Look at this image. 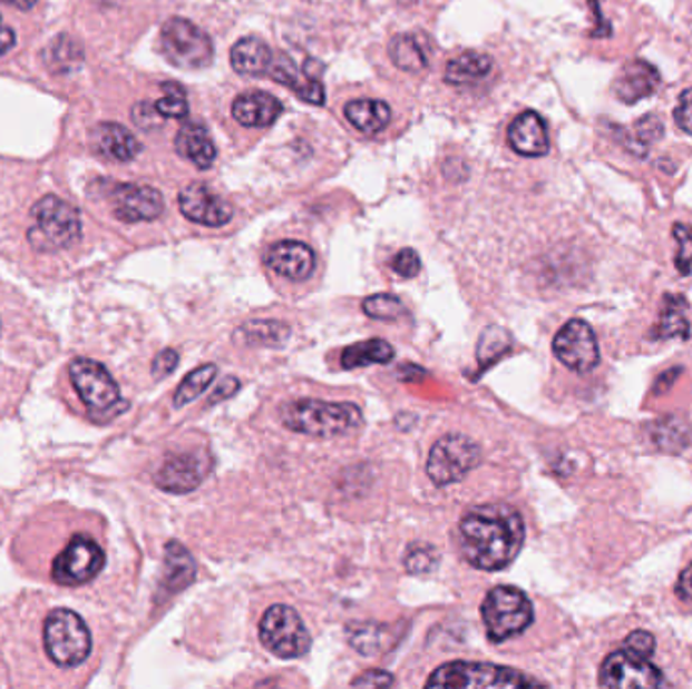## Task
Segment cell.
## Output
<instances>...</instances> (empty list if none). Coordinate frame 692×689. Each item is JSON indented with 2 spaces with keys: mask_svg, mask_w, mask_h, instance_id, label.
I'll return each mask as SVG.
<instances>
[{
  "mask_svg": "<svg viewBox=\"0 0 692 689\" xmlns=\"http://www.w3.org/2000/svg\"><path fill=\"white\" fill-rule=\"evenodd\" d=\"M31 217L33 227L27 237L37 252H61L81 237V219L77 208L61 198L43 197L37 200Z\"/></svg>",
  "mask_w": 692,
  "mask_h": 689,
  "instance_id": "obj_3",
  "label": "cell"
},
{
  "mask_svg": "<svg viewBox=\"0 0 692 689\" xmlns=\"http://www.w3.org/2000/svg\"><path fill=\"white\" fill-rule=\"evenodd\" d=\"M195 577H197V564L187 548L176 540L168 542L165 548V570L160 579V592H165L168 597L176 594L187 589Z\"/></svg>",
  "mask_w": 692,
  "mask_h": 689,
  "instance_id": "obj_23",
  "label": "cell"
},
{
  "mask_svg": "<svg viewBox=\"0 0 692 689\" xmlns=\"http://www.w3.org/2000/svg\"><path fill=\"white\" fill-rule=\"evenodd\" d=\"M106 564V554L94 538L77 534L53 562V580L64 587H79L96 579Z\"/></svg>",
  "mask_w": 692,
  "mask_h": 689,
  "instance_id": "obj_11",
  "label": "cell"
},
{
  "mask_svg": "<svg viewBox=\"0 0 692 689\" xmlns=\"http://www.w3.org/2000/svg\"><path fill=\"white\" fill-rule=\"evenodd\" d=\"M393 356H396V351L389 342L379 338L364 339L342 351L341 364L342 368L354 371V368H364L371 364H387L393 361Z\"/></svg>",
  "mask_w": 692,
  "mask_h": 689,
  "instance_id": "obj_28",
  "label": "cell"
},
{
  "mask_svg": "<svg viewBox=\"0 0 692 689\" xmlns=\"http://www.w3.org/2000/svg\"><path fill=\"white\" fill-rule=\"evenodd\" d=\"M45 56L53 59L57 66H64L66 69V67L76 66L77 61L81 59V49H77V45L71 43L67 37H59L57 41L51 43L49 51L45 49Z\"/></svg>",
  "mask_w": 692,
  "mask_h": 689,
  "instance_id": "obj_40",
  "label": "cell"
},
{
  "mask_svg": "<svg viewBox=\"0 0 692 689\" xmlns=\"http://www.w3.org/2000/svg\"><path fill=\"white\" fill-rule=\"evenodd\" d=\"M508 144L515 152L528 158H538L549 152L547 124L537 111H523L508 128Z\"/></svg>",
  "mask_w": 692,
  "mask_h": 689,
  "instance_id": "obj_20",
  "label": "cell"
},
{
  "mask_svg": "<svg viewBox=\"0 0 692 689\" xmlns=\"http://www.w3.org/2000/svg\"><path fill=\"white\" fill-rule=\"evenodd\" d=\"M352 686L354 688H391L396 686V678L383 669H369L359 678L352 679Z\"/></svg>",
  "mask_w": 692,
  "mask_h": 689,
  "instance_id": "obj_44",
  "label": "cell"
},
{
  "mask_svg": "<svg viewBox=\"0 0 692 689\" xmlns=\"http://www.w3.org/2000/svg\"><path fill=\"white\" fill-rule=\"evenodd\" d=\"M662 77L659 69L650 66L649 61L634 59L627 61L626 66L620 69V73L614 79L615 98L626 106H634L642 99L650 98L659 91Z\"/></svg>",
  "mask_w": 692,
  "mask_h": 689,
  "instance_id": "obj_18",
  "label": "cell"
},
{
  "mask_svg": "<svg viewBox=\"0 0 692 689\" xmlns=\"http://www.w3.org/2000/svg\"><path fill=\"white\" fill-rule=\"evenodd\" d=\"M45 651L61 668H77L88 659L91 634L79 614L69 609L51 611L43 627Z\"/></svg>",
  "mask_w": 692,
  "mask_h": 689,
  "instance_id": "obj_6",
  "label": "cell"
},
{
  "mask_svg": "<svg viewBox=\"0 0 692 689\" xmlns=\"http://www.w3.org/2000/svg\"><path fill=\"white\" fill-rule=\"evenodd\" d=\"M438 552L436 548L429 547V544H416V547L409 548L406 554V569L411 574H429L433 572L438 567Z\"/></svg>",
  "mask_w": 692,
  "mask_h": 689,
  "instance_id": "obj_37",
  "label": "cell"
},
{
  "mask_svg": "<svg viewBox=\"0 0 692 689\" xmlns=\"http://www.w3.org/2000/svg\"><path fill=\"white\" fill-rule=\"evenodd\" d=\"M587 2L594 9L595 29L592 31V37H612L614 27L605 21V17L602 14V7H600V0H587Z\"/></svg>",
  "mask_w": 692,
  "mask_h": 689,
  "instance_id": "obj_48",
  "label": "cell"
},
{
  "mask_svg": "<svg viewBox=\"0 0 692 689\" xmlns=\"http://www.w3.org/2000/svg\"><path fill=\"white\" fill-rule=\"evenodd\" d=\"M176 364H178V354H176V351H173V348H166V351L160 352V354L154 358V378H156V381L165 378V376H168V374L175 371Z\"/></svg>",
  "mask_w": 692,
  "mask_h": 689,
  "instance_id": "obj_46",
  "label": "cell"
},
{
  "mask_svg": "<svg viewBox=\"0 0 692 689\" xmlns=\"http://www.w3.org/2000/svg\"><path fill=\"white\" fill-rule=\"evenodd\" d=\"M14 43H17L14 31L9 27H0V56H4Z\"/></svg>",
  "mask_w": 692,
  "mask_h": 689,
  "instance_id": "obj_50",
  "label": "cell"
},
{
  "mask_svg": "<svg viewBox=\"0 0 692 689\" xmlns=\"http://www.w3.org/2000/svg\"><path fill=\"white\" fill-rule=\"evenodd\" d=\"M508 351V338H506L505 329L488 328L480 338V346H478V361L480 364H488V362H495L500 354H505Z\"/></svg>",
  "mask_w": 692,
  "mask_h": 689,
  "instance_id": "obj_38",
  "label": "cell"
},
{
  "mask_svg": "<svg viewBox=\"0 0 692 689\" xmlns=\"http://www.w3.org/2000/svg\"><path fill=\"white\" fill-rule=\"evenodd\" d=\"M674 121H676V126L682 131H686V134L692 136V88L682 91L679 106L674 110Z\"/></svg>",
  "mask_w": 692,
  "mask_h": 689,
  "instance_id": "obj_45",
  "label": "cell"
},
{
  "mask_svg": "<svg viewBox=\"0 0 692 689\" xmlns=\"http://www.w3.org/2000/svg\"><path fill=\"white\" fill-rule=\"evenodd\" d=\"M535 619L533 602L517 587H496L483 602V621L493 643L525 633Z\"/></svg>",
  "mask_w": 692,
  "mask_h": 689,
  "instance_id": "obj_5",
  "label": "cell"
},
{
  "mask_svg": "<svg viewBox=\"0 0 692 689\" xmlns=\"http://www.w3.org/2000/svg\"><path fill=\"white\" fill-rule=\"evenodd\" d=\"M624 649L636 653V656L650 659V657L654 656V649H656L654 634L649 633V631H634V633L627 637Z\"/></svg>",
  "mask_w": 692,
  "mask_h": 689,
  "instance_id": "obj_43",
  "label": "cell"
},
{
  "mask_svg": "<svg viewBox=\"0 0 692 689\" xmlns=\"http://www.w3.org/2000/svg\"><path fill=\"white\" fill-rule=\"evenodd\" d=\"M615 130L620 131V142L626 146V150H630L634 156L644 158V156H649L650 146L659 142L660 138L664 136V124L660 121L656 114H649L634 124L632 134L624 128H617V126H615Z\"/></svg>",
  "mask_w": 692,
  "mask_h": 689,
  "instance_id": "obj_29",
  "label": "cell"
},
{
  "mask_svg": "<svg viewBox=\"0 0 692 689\" xmlns=\"http://www.w3.org/2000/svg\"><path fill=\"white\" fill-rule=\"evenodd\" d=\"M178 207L188 220L205 227H223L233 217L230 203L217 197L209 187L198 183H193L181 190Z\"/></svg>",
  "mask_w": 692,
  "mask_h": 689,
  "instance_id": "obj_16",
  "label": "cell"
},
{
  "mask_svg": "<svg viewBox=\"0 0 692 689\" xmlns=\"http://www.w3.org/2000/svg\"><path fill=\"white\" fill-rule=\"evenodd\" d=\"M344 116L363 134L384 130L391 121V110L381 99H352L344 106Z\"/></svg>",
  "mask_w": 692,
  "mask_h": 689,
  "instance_id": "obj_26",
  "label": "cell"
},
{
  "mask_svg": "<svg viewBox=\"0 0 692 689\" xmlns=\"http://www.w3.org/2000/svg\"><path fill=\"white\" fill-rule=\"evenodd\" d=\"M237 336L243 339V344H250V346L282 348L290 338V328L277 319H253V322L243 324Z\"/></svg>",
  "mask_w": 692,
  "mask_h": 689,
  "instance_id": "obj_30",
  "label": "cell"
},
{
  "mask_svg": "<svg viewBox=\"0 0 692 689\" xmlns=\"http://www.w3.org/2000/svg\"><path fill=\"white\" fill-rule=\"evenodd\" d=\"M0 2L11 4V7H17V9H21V11H31L35 4H37V0H0Z\"/></svg>",
  "mask_w": 692,
  "mask_h": 689,
  "instance_id": "obj_51",
  "label": "cell"
},
{
  "mask_svg": "<svg viewBox=\"0 0 692 689\" xmlns=\"http://www.w3.org/2000/svg\"><path fill=\"white\" fill-rule=\"evenodd\" d=\"M363 312L374 319H397L407 314L403 302L391 294H374L367 297L363 302Z\"/></svg>",
  "mask_w": 692,
  "mask_h": 689,
  "instance_id": "obj_36",
  "label": "cell"
},
{
  "mask_svg": "<svg viewBox=\"0 0 692 689\" xmlns=\"http://www.w3.org/2000/svg\"><path fill=\"white\" fill-rule=\"evenodd\" d=\"M664 678L656 666L646 657L636 656L627 649H620L605 657L600 671V686L614 689L660 688Z\"/></svg>",
  "mask_w": 692,
  "mask_h": 689,
  "instance_id": "obj_12",
  "label": "cell"
},
{
  "mask_svg": "<svg viewBox=\"0 0 692 689\" xmlns=\"http://www.w3.org/2000/svg\"><path fill=\"white\" fill-rule=\"evenodd\" d=\"M280 99L265 91H247L233 99L231 114L245 128H265L272 126L282 114Z\"/></svg>",
  "mask_w": 692,
  "mask_h": 689,
  "instance_id": "obj_21",
  "label": "cell"
},
{
  "mask_svg": "<svg viewBox=\"0 0 692 689\" xmlns=\"http://www.w3.org/2000/svg\"><path fill=\"white\" fill-rule=\"evenodd\" d=\"M91 146L108 160L130 163L140 154V142L120 124L104 121L91 130Z\"/></svg>",
  "mask_w": 692,
  "mask_h": 689,
  "instance_id": "obj_22",
  "label": "cell"
},
{
  "mask_svg": "<svg viewBox=\"0 0 692 689\" xmlns=\"http://www.w3.org/2000/svg\"><path fill=\"white\" fill-rule=\"evenodd\" d=\"M284 427L310 437H341L361 427L363 413L354 403H326L316 398H298L280 409Z\"/></svg>",
  "mask_w": 692,
  "mask_h": 689,
  "instance_id": "obj_2",
  "label": "cell"
},
{
  "mask_svg": "<svg viewBox=\"0 0 692 689\" xmlns=\"http://www.w3.org/2000/svg\"><path fill=\"white\" fill-rule=\"evenodd\" d=\"M391 267H393V272H396L399 277H416V275L421 272V259H419L418 252H413V249H401V252L397 253L396 259L391 263Z\"/></svg>",
  "mask_w": 692,
  "mask_h": 689,
  "instance_id": "obj_42",
  "label": "cell"
},
{
  "mask_svg": "<svg viewBox=\"0 0 692 689\" xmlns=\"http://www.w3.org/2000/svg\"><path fill=\"white\" fill-rule=\"evenodd\" d=\"M553 352L573 373H592L600 364V344L585 319H569L553 339Z\"/></svg>",
  "mask_w": 692,
  "mask_h": 689,
  "instance_id": "obj_13",
  "label": "cell"
},
{
  "mask_svg": "<svg viewBox=\"0 0 692 689\" xmlns=\"http://www.w3.org/2000/svg\"><path fill=\"white\" fill-rule=\"evenodd\" d=\"M156 110L163 114V118H187L188 104L185 89L175 81L163 83V98L156 101Z\"/></svg>",
  "mask_w": 692,
  "mask_h": 689,
  "instance_id": "obj_35",
  "label": "cell"
},
{
  "mask_svg": "<svg viewBox=\"0 0 692 689\" xmlns=\"http://www.w3.org/2000/svg\"><path fill=\"white\" fill-rule=\"evenodd\" d=\"M493 71V59L484 53L476 51H466L461 56L451 59L444 79L450 86H474L478 81H483L484 77Z\"/></svg>",
  "mask_w": 692,
  "mask_h": 689,
  "instance_id": "obj_27",
  "label": "cell"
},
{
  "mask_svg": "<svg viewBox=\"0 0 692 689\" xmlns=\"http://www.w3.org/2000/svg\"><path fill=\"white\" fill-rule=\"evenodd\" d=\"M160 47L166 59L181 69H201L213 61L209 35L181 17H173L163 24Z\"/></svg>",
  "mask_w": 692,
  "mask_h": 689,
  "instance_id": "obj_10",
  "label": "cell"
},
{
  "mask_svg": "<svg viewBox=\"0 0 692 689\" xmlns=\"http://www.w3.org/2000/svg\"><path fill=\"white\" fill-rule=\"evenodd\" d=\"M672 235H674V239L679 243V252H676V257H674V265H676V269L682 275H689L692 269V227L676 223L672 227Z\"/></svg>",
  "mask_w": 692,
  "mask_h": 689,
  "instance_id": "obj_39",
  "label": "cell"
},
{
  "mask_svg": "<svg viewBox=\"0 0 692 689\" xmlns=\"http://www.w3.org/2000/svg\"><path fill=\"white\" fill-rule=\"evenodd\" d=\"M231 66L242 76H264L270 71L274 53L257 37H243L231 49Z\"/></svg>",
  "mask_w": 692,
  "mask_h": 689,
  "instance_id": "obj_25",
  "label": "cell"
},
{
  "mask_svg": "<svg viewBox=\"0 0 692 689\" xmlns=\"http://www.w3.org/2000/svg\"><path fill=\"white\" fill-rule=\"evenodd\" d=\"M262 646L280 659H296L306 656L312 637L300 614L287 604H274L265 611L260 621Z\"/></svg>",
  "mask_w": 692,
  "mask_h": 689,
  "instance_id": "obj_9",
  "label": "cell"
},
{
  "mask_svg": "<svg viewBox=\"0 0 692 689\" xmlns=\"http://www.w3.org/2000/svg\"><path fill=\"white\" fill-rule=\"evenodd\" d=\"M114 215L124 223L158 219L165 210L163 195L143 185H116L111 190Z\"/></svg>",
  "mask_w": 692,
  "mask_h": 689,
  "instance_id": "obj_15",
  "label": "cell"
},
{
  "mask_svg": "<svg viewBox=\"0 0 692 689\" xmlns=\"http://www.w3.org/2000/svg\"><path fill=\"white\" fill-rule=\"evenodd\" d=\"M461 557L478 570H503L525 544V522L513 505L486 503L472 508L458 528Z\"/></svg>",
  "mask_w": 692,
  "mask_h": 689,
  "instance_id": "obj_1",
  "label": "cell"
},
{
  "mask_svg": "<svg viewBox=\"0 0 692 689\" xmlns=\"http://www.w3.org/2000/svg\"><path fill=\"white\" fill-rule=\"evenodd\" d=\"M393 66L406 73H419L428 67V56L413 35H397L389 43Z\"/></svg>",
  "mask_w": 692,
  "mask_h": 689,
  "instance_id": "obj_31",
  "label": "cell"
},
{
  "mask_svg": "<svg viewBox=\"0 0 692 689\" xmlns=\"http://www.w3.org/2000/svg\"><path fill=\"white\" fill-rule=\"evenodd\" d=\"M314 61H306L304 67H296V63L287 56H274L272 67H270V77L280 81L282 86L292 89L296 96L308 101V104H314V106H322L324 104V88L320 83L319 73H314Z\"/></svg>",
  "mask_w": 692,
  "mask_h": 689,
  "instance_id": "obj_17",
  "label": "cell"
},
{
  "mask_svg": "<svg viewBox=\"0 0 692 689\" xmlns=\"http://www.w3.org/2000/svg\"><path fill=\"white\" fill-rule=\"evenodd\" d=\"M676 594L682 601H692V564L682 570L679 582H676Z\"/></svg>",
  "mask_w": 692,
  "mask_h": 689,
  "instance_id": "obj_49",
  "label": "cell"
},
{
  "mask_svg": "<svg viewBox=\"0 0 692 689\" xmlns=\"http://www.w3.org/2000/svg\"><path fill=\"white\" fill-rule=\"evenodd\" d=\"M213 460L205 451H191V453H176L166 457L163 467L156 471L154 482L168 493H188L197 490L203 480L207 478Z\"/></svg>",
  "mask_w": 692,
  "mask_h": 689,
  "instance_id": "obj_14",
  "label": "cell"
},
{
  "mask_svg": "<svg viewBox=\"0 0 692 689\" xmlns=\"http://www.w3.org/2000/svg\"><path fill=\"white\" fill-rule=\"evenodd\" d=\"M389 627L379 623H351L344 627V633L349 637L351 643L359 653L363 656H374L381 653L383 643L389 637Z\"/></svg>",
  "mask_w": 692,
  "mask_h": 689,
  "instance_id": "obj_32",
  "label": "cell"
},
{
  "mask_svg": "<svg viewBox=\"0 0 692 689\" xmlns=\"http://www.w3.org/2000/svg\"><path fill=\"white\" fill-rule=\"evenodd\" d=\"M265 265L292 282H304L314 274L316 255L302 242H280L265 253Z\"/></svg>",
  "mask_w": 692,
  "mask_h": 689,
  "instance_id": "obj_19",
  "label": "cell"
},
{
  "mask_svg": "<svg viewBox=\"0 0 692 689\" xmlns=\"http://www.w3.org/2000/svg\"><path fill=\"white\" fill-rule=\"evenodd\" d=\"M176 152L191 160L193 165L207 170L217 158V148L211 140L209 131L197 121H188L176 134Z\"/></svg>",
  "mask_w": 692,
  "mask_h": 689,
  "instance_id": "obj_24",
  "label": "cell"
},
{
  "mask_svg": "<svg viewBox=\"0 0 692 689\" xmlns=\"http://www.w3.org/2000/svg\"><path fill=\"white\" fill-rule=\"evenodd\" d=\"M684 309H686L684 297L666 296V307L660 314L659 324L654 328V338H676V336L686 338L691 326L684 317Z\"/></svg>",
  "mask_w": 692,
  "mask_h": 689,
  "instance_id": "obj_33",
  "label": "cell"
},
{
  "mask_svg": "<svg viewBox=\"0 0 692 689\" xmlns=\"http://www.w3.org/2000/svg\"><path fill=\"white\" fill-rule=\"evenodd\" d=\"M543 686L537 679L527 678L517 669L503 668L495 663L474 661H450L431 673L426 688H530Z\"/></svg>",
  "mask_w": 692,
  "mask_h": 689,
  "instance_id": "obj_4",
  "label": "cell"
},
{
  "mask_svg": "<svg viewBox=\"0 0 692 689\" xmlns=\"http://www.w3.org/2000/svg\"><path fill=\"white\" fill-rule=\"evenodd\" d=\"M69 376L81 403L88 406L89 415L94 419L101 415L110 419L118 415L121 409H126V403H121L120 388L104 364L89 358H77L69 366Z\"/></svg>",
  "mask_w": 692,
  "mask_h": 689,
  "instance_id": "obj_7",
  "label": "cell"
},
{
  "mask_svg": "<svg viewBox=\"0 0 692 689\" xmlns=\"http://www.w3.org/2000/svg\"><path fill=\"white\" fill-rule=\"evenodd\" d=\"M215 376H217V366L215 364H203V366L195 368L193 373H188L185 376V381L178 384V388H176V409L191 405L193 401H197L198 396L209 388L211 383L215 381Z\"/></svg>",
  "mask_w": 692,
  "mask_h": 689,
  "instance_id": "obj_34",
  "label": "cell"
},
{
  "mask_svg": "<svg viewBox=\"0 0 692 689\" xmlns=\"http://www.w3.org/2000/svg\"><path fill=\"white\" fill-rule=\"evenodd\" d=\"M483 461L480 445L466 435L450 433L429 451L428 471L429 480L438 488H446L451 483L464 480L470 471L476 470Z\"/></svg>",
  "mask_w": 692,
  "mask_h": 689,
  "instance_id": "obj_8",
  "label": "cell"
},
{
  "mask_svg": "<svg viewBox=\"0 0 692 689\" xmlns=\"http://www.w3.org/2000/svg\"><path fill=\"white\" fill-rule=\"evenodd\" d=\"M133 120L138 128L150 131L160 128L165 124L166 118H163V114L156 110V104L140 101V104L134 106Z\"/></svg>",
  "mask_w": 692,
  "mask_h": 689,
  "instance_id": "obj_41",
  "label": "cell"
},
{
  "mask_svg": "<svg viewBox=\"0 0 692 689\" xmlns=\"http://www.w3.org/2000/svg\"><path fill=\"white\" fill-rule=\"evenodd\" d=\"M240 386H242V384H240V381H237V378H233V376H227V378H223V381H221L220 383V386H217V388H215V391L211 393L209 405H215V403H221V401H227V398H231L233 394L240 391Z\"/></svg>",
  "mask_w": 692,
  "mask_h": 689,
  "instance_id": "obj_47",
  "label": "cell"
}]
</instances>
